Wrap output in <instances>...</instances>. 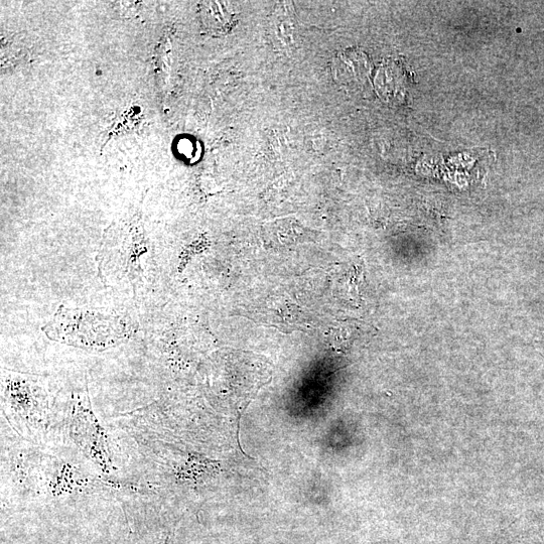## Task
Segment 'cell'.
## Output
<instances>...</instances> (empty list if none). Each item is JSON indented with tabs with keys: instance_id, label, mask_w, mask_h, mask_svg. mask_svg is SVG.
<instances>
[{
	"instance_id": "cell-2",
	"label": "cell",
	"mask_w": 544,
	"mask_h": 544,
	"mask_svg": "<svg viewBox=\"0 0 544 544\" xmlns=\"http://www.w3.org/2000/svg\"><path fill=\"white\" fill-rule=\"evenodd\" d=\"M133 331L124 317L100 310L71 309L61 306L44 327L47 336L80 348L105 349L125 339Z\"/></svg>"
},
{
	"instance_id": "cell-4",
	"label": "cell",
	"mask_w": 544,
	"mask_h": 544,
	"mask_svg": "<svg viewBox=\"0 0 544 544\" xmlns=\"http://www.w3.org/2000/svg\"><path fill=\"white\" fill-rule=\"evenodd\" d=\"M207 5L204 12V18L207 25L213 22V20H218L216 31H224L231 28L234 15L223 6L224 4L211 3Z\"/></svg>"
},
{
	"instance_id": "cell-3",
	"label": "cell",
	"mask_w": 544,
	"mask_h": 544,
	"mask_svg": "<svg viewBox=\"0 0 544 544\" xmlns=\"http://www.w3.org/2000/svg\"><path fill=\"white\" fill-rule=\"evenodd\" d=\"M362 56L354 51H347L337 56L333 62V75L341 83H351L361 78L364 69Z\"/></svg>"
},
{
	"instance_id": "cell-1",
	"label": "cell",
	"mask_w": 544,
	"mask_h": 544,
	"mask_svg": "<svg viewBox=\"0 0 544 544\" xmlns=\"http://www.w3.org/2000/svg\"><path fill=\"white\" fill-rule=\"evenodd\" d=\"M149 251L141 213L112 224L103 235L97 256L102 283L107 287L130 288L136 294L143 285L142 258Z\"/></svg>"
}]
</instances>
